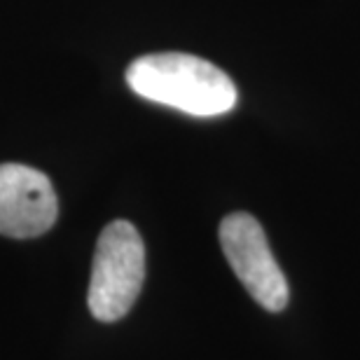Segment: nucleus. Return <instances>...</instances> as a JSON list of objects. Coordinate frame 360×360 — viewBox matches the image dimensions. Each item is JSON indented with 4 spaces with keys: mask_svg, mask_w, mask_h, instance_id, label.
<instances>
[{
    "mask_svg": "<svg viewBox=\"0 0 360 360\" xmlns=\"http://www.w3.org/2000/svg\"><path fill=\"white\" fill-rule=\"evenodd\" d=\"M59 218L54 185L42 171L24 164H0V234L33 239Z\"/></svg>",
    "mask_w": 360,
    "mask_h": 360,
    "instance_id": "nucleus-4",
    "label": "nucleus"
},
{
    "mask_svg": "<svg viewBox=\"0 0 360 360\" xmlns=\"http://www.w3.org/2000/svg\"><path fill=\"white\" fill-rule=\"evenodd\" d=\"M127 84L139 96L194 117H215L236 105V87L225 70L183 52L139 56L127 68Z\"/></svg>",
    "mask_w": 360,
    "mask_h": 360,
    "instance_id": "nucleus-1",
    "label": "nucleus"
},
{
    "mask_svg": "<svg viewBox=\"0 0 360 360\" xmlns=\"http://www.w3.org/2000/svg\"><path fill=\"white\" fill-rule=\"evenodd\" d=\"M220 246L236 278L267 311L288 307V281L274 257L267 234L250 213H232L220 222Z\"/></svg>",
    "mask_w": 360,
    "mask_h": 360,
    "instance_id": "nucleus-3",
    "label": "nucleus"
},
{
    "mask_svg": "<svg viewBox=\"0 0 360 360\" xmlns=\"http://www.w3.org/2000/svg\"><path fill=\"white\" fill-rule=\"evenodd\" d=\"M146 281V246L131 222L103 227L91 262L87 304L96 321L112 323L131 311Z\"/></svg>",
    "mask_w": 360,
    "mask_h": 360,
    "instance_id": "nucleus-2",
    "label": "nucleus"
}]
</instances>
